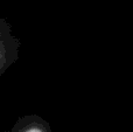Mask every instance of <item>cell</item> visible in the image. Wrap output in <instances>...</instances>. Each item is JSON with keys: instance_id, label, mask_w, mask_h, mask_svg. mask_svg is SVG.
I'll list each match as a JSON object with an SVG mask.
<instances>
[{"instance_id": "obj_1", "label": "cell", "mask_w": 133, "mask_h": 132, "mask_svg": "<svg viewBox=\"0 0 133 132\" xmlns=\"http://www.w3.org/2000/svg\"><path fill=\"white\" fill-rule=\"evenodd\" d=\"M21 42L12 33V26L0 18V77L19 60Z\"/></svg>"}, {"instance_id": "obj_2", "label": "cell", "mask_w": 133, "mask_h": 132, "mask_svg": "<svg viewBox=\"0 0 133 132\" xmlns=\"http://www.w3.org/2000/svg\"><path fill=\"white\" fill-rule=\"evenodd\" d=\"M6 132H53L49 123L39 115H25L18 118L11 130Z\"/></svg>"}]
</instances>
